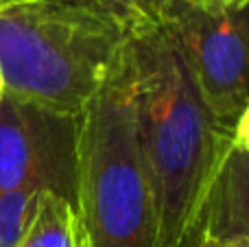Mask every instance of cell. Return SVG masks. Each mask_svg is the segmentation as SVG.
I'll return each mask as SVG.
<instances>
[{"label": "cell", "instance_id": "52a82bcc", "mask_svg": "<svg viewBox=\"0 0 249 247\" xmlns=\"http://www.w3.org/2000/svg\"><path fill=\"white\" fill-rule=\"evenodd\" d=\"M13 247H88L77 208L57 193H37V201Z\"/></svg>", "mask_w": 249, "mask_h": 247}, {"label": "cell", "instance_id": "5b68a950", "mask_svg": "<svg viewBox=\"0 0 249 247\" xmlns=\"http://www.w3.org/2000/svg\"><path fill=\"white\" fill-rule=\"evenodd\" d=\"M51 191L77 199V116L44 109L2 90L0 199Z\"/></svg>", "mask_w": 249, "mask_h": 247}, {"label": "cell", "instance_id": "9c48e42d", "mask_svg": "<svg viewBox=\"0 0 249 247\" xmlns=\"http://www.w3.org/2000/svg\"><path fill=\"white\" fill-rule=\"evenodd\" d=\"M35 201L37 193H11L0 199V247H13L18 243Z\"/></svg>", "mask_w": 249, "mask_h": 247}, {"label": "cell", "instance_id": "8992f818", "mask_svg": "<svg viewBox=\"0 0 249 247\" xmlns=\"http://www.w3.org/2000/svg\"><path fill=\"white\" fill-rule=\"evenodd\" d=\"M199 239L249 241V156L234 140L212 182Z\"/></svg>", "mask_w": 249, "mask_h": 247}, {"label": "cell", "instance_id": "7a4b0ae2", "mask_svg": "<svg viewBox=\"0 0 249 247\" xmlns=\"http://www.w3.org/2000/svg\"><path fill=\"white\" fill-rule=\"evenodd\" d=\"M129 42L96 0H0L2 90L51 112L79 116Z\"/></svg>", "mask_w": 249, "mask_h": 247}, {"label": "cell", "instance_id": "3957f363", "mask_svg": "<svg viewBox=\"0 0 249 247\" xmlns=\"http://www.w3.org/2000/svg\"><path fill=\"white\" fill-rule=\"evenodd\" d=\"M88 247H155V210L142 160L131 42L77 116V199Z\"/></svg>", "mask_w": 249, "mask_h": 247}, {"label": "cell", "instance_id": "6da1fadb", "mask_svg": "<svg viewBox=\"0 0 249 247\" xmlns=\"http://www.w3.org/2000/svg\"><path fill=\"white\" fill-rule=\"evenodd\" d=\"M142 160L155 210V247L199 241L203 210L232 131L203 107L173 42L155 26L131 35Z\"/></svg>", "mask_w": 249, "mask_h": 247}, {"label": "cell", "instance_id": "277c9868", "mask_svg": "<svg viewBox=\"0 0 249 247\" xmlns=\"http://www.w3.org/2000/svg\"><path fill=\"white\" fill-rule=\"evenodd\" d=\"M162 31L208 114L232 131L249 103V4L203 7L171 0Z\"/></svg>", "mask_w": 249, "mask_h": 247}, {"label": "cell", "instance_id": "7c38bea8", "mask_svg": "<svg viewBox=\"0 0 249 247\" xmlns=\"http://www.w3.org/2000/svg\"><path fill=\"white\" fill-rule=\"evenodd\" d=\"M188 2L203 4V7H214V4H221V0H188Z\"/></svg>", "mask_w": 249, "mask_h": 247}, {"label": "cell", "instance_id": "30bf717a", "mask_svg": "<svg viewBox=\"0 0 249 247\" xmlns=\"http://www.w3.org/2000/svg\"><path fill=\"white\" fill-rule=\"evenodd\" d=\"M232 138H234V144H236L238 149H243V151L249 156V103H247V107L241 112L238 121L234 123Z\"/></svg>", "mask_w": 249, "mask_h": 247}, {"label": "cell", "instance_id": "ba28073f", "mask_svg": "<svg viewBox=\"0 0 249 247\" xmlns=\"http://www.w3.org/2000/svg\"><path fill=\"white\" fill-rule=\"evenodd\" d=\"M96 2H101L114 16L121 18L133 35L140 31L162 26L164 13L171 0H96Z\"/></svg>", "mask_w": 249, "mask_h": 247}, {"label": "cell", "instance_id": "4fadbf2b", "mask_svg": "<svg viewBox=\"0 0 249 247\" xmlns=\"http://www.w3.org/2000/svg\"><path fill=\"white\" fill-rule=\"evenodd\" d=\"M221 4H232V7H243V4H249V0H221Z\"/></svg>", "mask_w": 249, "mask_h": 247}, {"label": "cell", "instance_id": "8fae6325", "mask_svg": "<svg viewBox=\"0 0 249 247\" xmlns=\"http://www.w3.org/2000/svg\"><path fill=\"white\" fill-rule=\"evenodd\" d=\"M210 247H249V241L245 239H225V241H208L203 239Z\"/></svg>", "mask_w": 249, "mask_h": 247}, {"label": "cell", "instance_id": "5bb4252c", "mask_svg": "<svg viewBox=\"0 0 249 247\" xmlns=\"http://www.w3.org/2000/svg\"><path fill=\"white\" fill-rule=\"evenodd\" d=\"M190 247H210V245H208V243H206V241H203V239H199L197 243H195V245H190Z\"/></svg>", "mask_w": 249, "mask_h": 247}, {"label": "cell", "instance_id": "9a60e30c", "mask_svg": "<svg viewBox=\"0 0 249 247\" xmlns=\"http://www.w3.org/2000/svg\"><path fill=\"white\" fill-rule=\"evenodd\" d=\"M0 96H2V83H0Z\"/></svg>", "mask_w": 249, "mask_h": 247}]
</instances>
